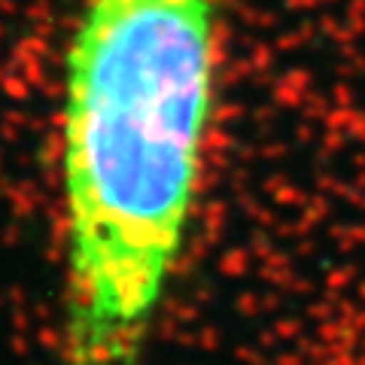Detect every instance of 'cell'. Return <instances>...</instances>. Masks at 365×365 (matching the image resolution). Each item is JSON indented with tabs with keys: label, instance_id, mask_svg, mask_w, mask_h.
<instances>
[{
	"label": "cell",
	"instance_id": "obj_1",
	"mask_svg": "<svg viewBox=\"0 0 365 365\" xmlns=\"http://www.w3.org/2000/svg\"><path fill=\"white\" fill-rule=\"evenodd\" d=\"M220 0H83L64 55L67 365H140L189 241Z\"/></svg>",
	"mask_w": 365,
	"mask_h": 365
}]
</instances>
